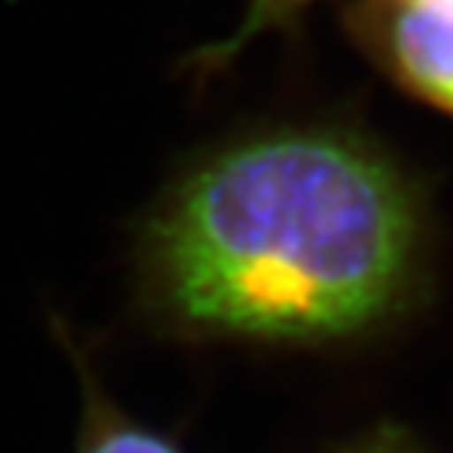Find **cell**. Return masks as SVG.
<instances>
[{
    "mask_svg": "<svg viewBox=\"0 0 453 453\" xmlns=\"http://www.w3.org/2000/svg\"><path fill=\"white\" fill-rule=\"evenodd\" d=\"M417 215L403 179L340 134H273L181 181L151 265L181 319L256 340H329L403 292Z\"/></svg>",
    "mask_w": 453,
    "mask_h": 453,
    "instance_id": "obj_1",
    "label": "cell"
},
{
    "mask_svg": "<svg viewBox=\"0 0 453 453\" xmlns=\"http://www.w3.org/2000/svg\"><path fill=\"white\" fill-rule=\"evenodd\" d=\"M387 54L410 91L453 114V0H396Z\"/></svg>",
    "mask_w": 453,
    "mask_h": 453,
    "instance_id": "obj_2",
    "label": "cell"
},
{
    "mask_svg": "<svg viewBox=\"0 0 453 453\" xmlns=\"http://www.w3.org/2000/svg\"><path fill=\"white\" fill-rule=\"evenodd\" d=\"M88 453H179L168 440L148 434L142 426H131V423H111V426H101Z\"/></svg>",
    "mask_w": 453,
    "mask_h": 453,
    "instance_id": "obj_3",
    "label": "cell"
},
{
    "mask_svg": "<svg viewBox=\"0 0 453 453\" xmlns=\"http://www.w3.org/2000/svg\"><path fill=\"white\" fill-rule=\"evenodd\" d=\"M303 0H252V7H249V17H245L242 31H239V37H235V44H242L249 34H256L259 27H265V24H273L275 17H282L286 11H292V7H299ZM232 44V48H235Z\"/></svg>",
    "mask_w": 453,
    "mask_h": 453,
    "instance_id": "obj_4",
    "label": "cell"
},
{
    "mask_svg": "<svg viewBox=\"0 0 453 453\" xmlns=\"http://www.w3.org/2000/svg\"><path fill=\"white\" fill-rule=\"evenodd\" d=\"M363 453H406V450H396V447H370V450Z\"/></svg>",
    "mask_w": 453,
    "mask_h": 453,
    "instance_id": "obj_5",
    "label": "cell"
}]
</instances>
